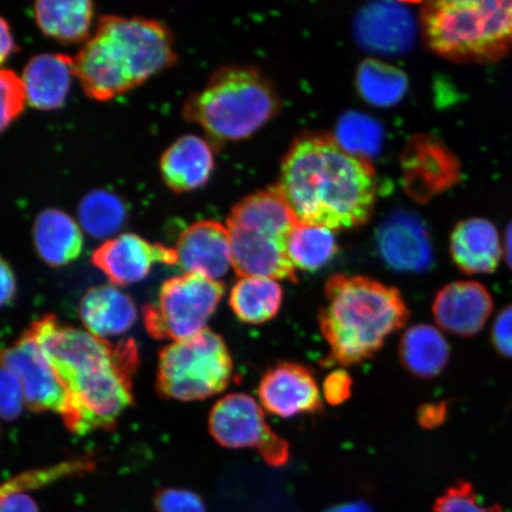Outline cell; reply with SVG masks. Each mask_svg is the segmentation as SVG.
<instances>
[{"label":"cell","instance_id":"7","mask_svg":"<svg viewBox=\"0 0 512 512\" xmlns=\"http://www.w3.org/2000/svg\"><path fill=\"white\" fill-rule=\"evenodd\" d=\"M297 223L278 187L236 204L227 221L235 272L241 277L296 280L287 245Z\"/></svg>","mask_w":512,"mask_h":512},{"label":"cell","instance_id":"41","mask_svg":"<svg viewBox=\"0 0 512 512\" xmlns=\"http://www.w3.org/2000/svg\"><path fill=\"white\" fill-rule=\"evenodd\" d=\"M326 512H374L367 503L351 502L336 505V507L329 509Z\"/></svg>","mask_w":512,"mask_h":512},{"label":"cell","instance_id":"8","mask_svg":"<svg viewBox=\"0 0 512 512\" xmlns=\"http://www.w3.org/2000/svg\"><path fill=\"white\" fill-rule=\"evenodd\" d=\"M233 361L223 339L208 329L159 354L157 390L163 398L200 401L228 387Z\"/></svg>","mask_w":512,"mask_h":512},{"label":"cell","instance_id":"32","mask_svg":"<svg viewBox=\"0 0 512 512\" xmlns=\"http://www.w3.org/2000/svg\"><path fill=\"white\" fill-rule=\"evenodd\" d=\"M27 104L21 76L12 70L0 69V133L19 118Z\"/></svg>","mask_w":512,"mask_h":512},{"label":"cell","instance_id":"21","mask_svg":"<svg viewBox=\"0 0 512 512\" xmlns=\"http://www.w3.org/2000/svg\"><path fill=\"white\" fill-rule=\"evenodd\" d=\"M79 312L89 334L102 339L125 334L138 318L132 298L112 285L89 288Z\"/></svg>","mask_w":512,"mask_h":512},{"label":"cell","instance_id":"10","mask_svg":"<svg viewBox=\"0 0 512 512\" xmlns=\"http://www.w3.org/2000/svg\"><path fill=\"white\" fill-rule=\"evenodd\" d=\"M209 431L221 446L258 448L270 465H284L290 456L286 441L271 430L259 403L246 394H230L217 402L209 415Z\"/></svg>","mask_w":512,"mask_h":512},{"label":"cell","instance_id":"5","mask_svg":"<svg viewBox=\"0 0 512 512\" xmlns=\"http://www.w3.org/2000/svg\"><path fill=\"white\" fill-rule=\"evenodd\" d=\"M422 36L453 62H491L512 48V0H441L424 5Z\"/></svg>","mask_w":512,"mask_h":512},{"label":"cell","instance_id":"24","mask_svg":"<svg viewBox=\"0 0 512 512\" xmlns=\"http://www.w3.org/2000/svg\"><path fill=\"white\" fill-rule=\"evenodd\" d=\"M35 18L44 34L62 43L86 42L94 18L91 0H40L35 3Z\"/></svg>","mask_w":512,"mask_h":512},{"label":"cell","instance_id":"1","mask_svg":"<svg viewBox=\"0 0 512 512\" xmlns=\"http://www.w3.org/2000/svg\"><path fill=\"white\" fill-rule=\"evenodd\" d=\"M29 330L68 390L70 412L63 421L68 430L83 435L117 425L133 403L136 342L112 344L51 315L36 320Z\"/></svg>","mask_w":512,"mask_h":512},{"label":"cell","instance_id":"6","mask_svg":"<svg viewBox=\"0 0 512 512\" xmlns=\"http://www.w3.org/2000/svg\"><path fill=\"white\" fill-rule=\"evenodd\" d=\"M280 107L272 83L258 69L223 67L200 92L190 95L183 117L219 142H236L260 130Z\"/></svg>","mask_w":512,"mask_h":512},{"label":"cell","instance_id":"30","mask_svg":"<svg viewBox=\"0 0 512 512\" xmlns=\"http://www.w3.org/2000/svg\"><path fill=\"white\" fill-rule=\"evenodd\" d=\"M287 252L294 268L317 271L337 252L335 234L328 228L298 222L288 239Z\"/></svg>","mask_w":512,"mask_h":512},{"label":"cell","instance_id":"26","mask_svg":"<svg viewBox=\"0 0 512 512\" xmlns=\"http://www.w3.org/2000/svg\"><path fill=\"white\" fill-rule=\"evenodd\" d=\"M450 345L432 325H414L403 335L400 357L403 366L420 379H433L443 373L450 360Z\"/></svg>","mask_w":512,"mask_h":512},{"label":"cell","instance_id":"4","mask_svg":"<svg viewBox=\"0 0 512 512\" xmlns=\"http://www.w3.org/2000/svg\"><path fill=\"white\" fill-rule=\"evenodd\" d=\"M325 298L320 329L332 360L342 366L368 360L409 317L396 288L366 277L334 275L326 284Z\"/></svg>","mask_w":512,"mask_h":512},{"label":"cell","instance_id":"31","mask_svg":"<svg viewBox=\"0 0 512 512\" xmlns=\"http://www.w3.org/2000/svg\"><path fill=\"white\" fill-rule=\"evenodd\" d=\"M335 139L350 155L369 160L381 149L383 130L379 121L369 115L349 112L339 119Z\"/></svg>","mask_w":512,"mask_h":512},{"label":"cell","instance_id":"17","mask_svg":"<svg viewBox=\"0 0 512 512\" xmlns=\"http://www.w3.org/2000/svg\"><path fill=\"white\" fill-rule=\"evenodd\" d=\"M175 252L181 270L211 280L220 281L233 267L228 229L216 221L191 224L179 236Z\"/></svg>","mask_w":512,"mask_h":512},{"label":"cell","instance_id":"19","mask_svg":"<svg viewBox=\"0 0 512 512\" xmlns=\"http://www.w3.org/2000/svg\"><path fill=\"white\" fill-rule=\"evenodd\" d=\"M74 76L73 57L51 53L32 57L21 76L28 104L40 111L62 107Z\"/></svg>","mask_w":512,"mask_h":512},{"label":"cell","instance_id":"42","mask_svg":"<svg viewBox=\"0 0 512 512\" xmlns=\"http://www.w3.org/2000/svg\"><path fill=\"white\" fill-rule=\"evenodd\" d=\"M504 255L505 261L512 270V222L509 224L507 232H505Z\"/></svg>","mask_w":512,"mask_h":512},{"label":"cell","instance_id":"39","mask_svg":"<svg viewBox=\"0 0 512 512\" xmlns=\"http://www.w3.org/2000/svg\"><path fill=\"white\" fill-rule=\"evenodd\" d=\"M447 407L445 403H431L419 409V422L425 428L437 427L445 421Z\"/></svg>","mask_w":512,"mask_h":512},{"label":"cell","instance_id":"15","mask_svg":"<svg viewBox=\"0 0 512 512\" xmlns=\"http://www.w3.org/2000/svg\"><path fill=\"white\" fill-rule=\"evenodd\" d=\"M354 31L360 46L373 53L399 55L414 46L418 23L405 3H371L358 12Z\"/></svg>","mask_w":512,"mask_h":512},{"label":"cell","instance_id":"11","mask_svg":"<svg viewBox=\"0 0 512 512\" xmlns=\"http://www.w3.org/2000/svg\"><path fill=\"white\" fill-rule=\"evenodd\" d=\"M0 367L10 370L21 382L25 405L31 411L60 414L66 420L70 412L68 390L29 329L0 350Z\"/></svg>","mask_w":512,"mask_h":512},{"label":"cell","instance_id":"14","mask_svg":"<svg viewBox=\"0 0 512 512\" xmlns=\"http://www.w3.org/2000/svg\"><path fill=\"white\" fill-rule=\"evenodd\" d=\"M376 242L382 260L395 271L424 273L433 266L431 236L424 221L411 211L390 214L377 230Z\"/></svg>","mask_w":512,"mask_h":512},{"label":"cell","instance_id":"20","mask_svg":"<svg viewBox=\"0 0 512 512\" xmlns=\"http://www.w3.org/2000/svg\"><path fill=\"white\" fill-rule=\"evenodd\" d=\"M214 164V153L207 140L187 134L163 153L160 175L166 187L183 194L202 188L213 174Z\"/></svg>","mask_w":512,"mask_h":512},{"label":"cell","instance_id":"12","mask_svg":"<svg viewBox=\"0 0 512 512\" xmlns=\"http://www.w3.org/2000/svg\"><path fill=\"white\" fill-rule=\"evenodd\" d=\"M403 179L409 195L427 202L460 178V163L448 147L431 136H415L402 155Z\"/></svg>","mask_w":512,"mask_h":512},{"label":"cell","instance_id":"3","mask_svg":"<svg viewBox=\"0 0 512 512\" xmlns=\"http://www.w3.org/2000/svg\"><path fill=\"white\" fill-rule=\"evenodd\" d=\"M176 61L174 37L164 23L143 17L102 16L94 35L74 57L75 76L88 98L110 101Z\"/></svg>","mask_w":512,"mask_h":512},{"label":"cell","instance_id":"38","mask_svg":"<svg viewBox=\"0 0 512 512\" xmlns=\"http://www.w3.org/2000/svg\"><path fill=\"white\" fill-rule=\"evenodd\" d=\"M17 281L11 266L0 256V309L16 297Z\"/></svg>","mask_w":512,"mask_h":512},{"label":"cell","instance_id":"35","mask_svg":"<svg viewBox=\"0 0 512 512\" xmlns=\"http://www.w3.org/2000/svg\"><path fill=\"white\" fill-rule=\"evenodd\" d=\"M158 512H206L200 496L184 489H165L156 497Z\"/></svg>","mask_w":512,"mask_h":512},{"label":"cell","instance_id":"22","mask_svg":"<svg viewBox=\"0 0 512 512\" xmlns=\"http://www.w3.org/2000/svg\"><path fill=\"white\" fill-rule=\"evenodd\" d=\"M454 264L466 274L496 271L502 258V243L494 223L470 219L457 224L451 235Z\"/></svg>","mask_w":512,"mask_h":512},{"label":"cell","instance_id":"9","mask_svg":"<svg viewBox=\"0 0 512 512\" xmlns=\"http://www.w3.org/2000/svg\"><path fill=\"white\" fill-rule=\"evenodd\" d=\"M224 294L221 281L188 274L166 280L157 303L143 309L145 328L156 339L181 342L201 334Z\"/></svg>","mask_w":512,"mask_h":512},{"label":"cell","instance_id":"18","mask_svg":"<svg viewBox=\"0 0 512 512\" xmlns=\"http://www.w3.org/2000/svg\"><path fill=\"white\" fill-rule=\"evenodd\" d=\"M494 300L478 281H456L441 288L433 303L435 322L450 334L472 337L488 322Z\"/></svg>","mask_w":512,"mask_h":512},{"label":"cell","instance_id":"23","mask_svg":"<svg viewBox=\"0 0 512 512\" xmlns=\"http://www.w3.org/2000/svg\"><path fill=\"white\" fill-rule=\"evenodd\" d=\"M32 239L38 256L51 267L72 264L81 255L85 243L80 223L55 208L44 209L37 215Z\"/></svg>","mask_w":512,"mask_h":512},{"label":"cell","instance_id":"13","mask_svg":"<svg viewBox=\"0 0 512 512\" xmlns=\"http://www.w3.org/2000/svg\"><path fill=\"white\" fill-rule=\"evenodd\" d=\"M92 262L112 284L126 286L144 280L156 265H176L177 256L175 248L125 233L102 243L94 251Z\"/></svg>","mask_w":512,"mask_h":512},{"label":"cell","instance_id":"25","mask_svg":"<svg viewBox=\"0 0 512 512\" xmlns=\"http://www.w3.org/2000/svg\"><path fill=\"white\" fill-rule=\"evenodd\" d=\"M94 462L86 458L67 460L55 466L23 473L0 484V512H40L28 491L40 489L63 478L94 470Z\"/></svg>","mask_w":512,"mask_h":512},{"label":"cell","instance_id":"2","mask_svg":"<svg viewBox=\"0 0 512 512\" xmlns=\"http://www.w3.org/2000/svg\"><path fill=\"white\" fill-rule=\"evenodd\" d=\"M277 187L299 223L332 232L362 226L376 201L369 160L350 155L335 137L324 133L294 140Z\"/></svg>","mask_w":512,"mask_h":512},{"label":"cell","instance_id":"28","mask_svg":"<svg viewBox=\"0 0 512 512\" xmlns=\"http://www.w3.org/2000/svg\"><path fill=\"white\" fill-rule=\"evenodd\" d=\"M356 87L368 104L392 107L405 98L409 82L408 76L401 69L383 61L368 59L358 67Z\"/></svg>","mask_w":512,"mask_h":512},{"label":"cell","instance_id":"36","mask_svg":"<svg viewBox=\"0 0 512 512\" xmlns=\"http://www.w3.org/2000/svg\"><path fill=\"white\" fill-rule=\"evenodd\" d=\"M491 341L499 354L512 357V304L505 307L492 326Z\"/></svg>","mask_w":512,"mask_h":512},{"label":"cell","instance_id":"29","mask_svg":"<svg viewBox=\"0 0 512 512\" xmlns=\"http://www.w3.org/2000/svg\"><path fill=\"white\" fill-rule=\"evenodd\" d=\"M127 209L121 198L108 190H93L79 204L82 230L94 239L110 240L125 226Z\"/></svg>","mask_w":512,"mask_h":512},{"label":"cell","instance_id":"40","mask_svg":"<svg viewBox=\"0 0 512 512\" xmlns=\"http://www.w3.org/2000/svg\"><path fill=\"white\" fill-rule=\"evenodd\" d=\"M16 50L15 37L12 35L10 25L3 17H0V66H3Z\"/></svg>","mask_w":512,"mask_h":512},{"label":"cell","instance_id":"34","mask_svg":"<svg viewBox=\"0 0 512 512\" xmlns=\"http://www.w3.org/2000/svg\"><path fill=\"white\" fill-rule=\"evenodd\" d=\"M25 405L21 382L10 370L0 367V418L15 420Z\"/></svg>","mask_w":512,"mask_h":512},{"label":"cell","instance_id":"37","mask_svg":"<svg viewBox=\"0 0 512 512\" xmlns=\"http://www.w3.org/2000/svg\"><path fill=\"white\" fill-rule=\"evenodd\" d=\"M351 377L344 370H336L326 377L323 384V393L326 401L331 405H341L351 395Z\"/></svg>","mask_w":512,"mask_h":512},{"label":"cell","instance_id":"27","mask_svg":"<svg viewBox=\"0 0 512 512\" xmlns=\"http://www.w3.org/2000/svg\"><path fill=\"white\" fill-rule=\"evenodd\" d=\"M283 296L278 280L242 277L230 291L229 303L241 322L262 324L278 315Z\"/></svg>","mask_w":512,"mask_h":512},{"label":"cell","instance_id":"16","mask_svg":"<svg viewBox=\"0 0 512 512\" xmlns=\"http://www.w3.org/2000/svg\"><path fill=\"white\" fill-rule=\"evenodd\" d=\"M259 398L267 412L284 419L322 408L315 377L296 363H280L268 370L260 382Z\"/></svg>","mask_w":512,"mask_h":512},{"label":"cell","instance_id":"33","mask_svg":"<svg viewBox=\"0 0 512 512\" xmlns=\"http://www.w3.org/2000/svg\"><path fill=\"white\" fill-rule=\"evenodd\" d=\"M433 512H503L498 504H479L478 497L471 483L459 482L451 486L434 504Z\"/></svg>","mask_w":512,"mask_h":512}]
</instances>
